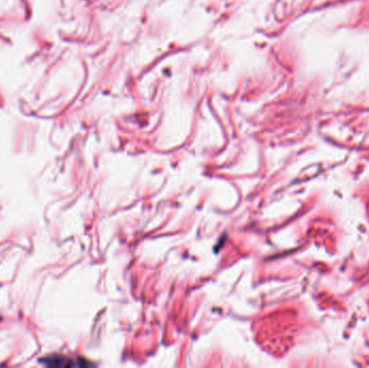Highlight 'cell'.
Segmentation results:
<instances>
[{
	"label": "cell",
	"mask_w": 369,
	"mask_h": 368,
	"mask_svg": "<svg viewBox=\"0 0 369 368\" xmlns=\"http://www.w3.org/2000/svg\"><path fill=\"white\" fill-rule=\"evenodd\" d=\"M41 363L50 367H70V366H84L88 363H83L80 360H74L63 356H50L41 359Z\"/></svg>",
	"instance_id": "6da1fadb"
}]
</instances>
